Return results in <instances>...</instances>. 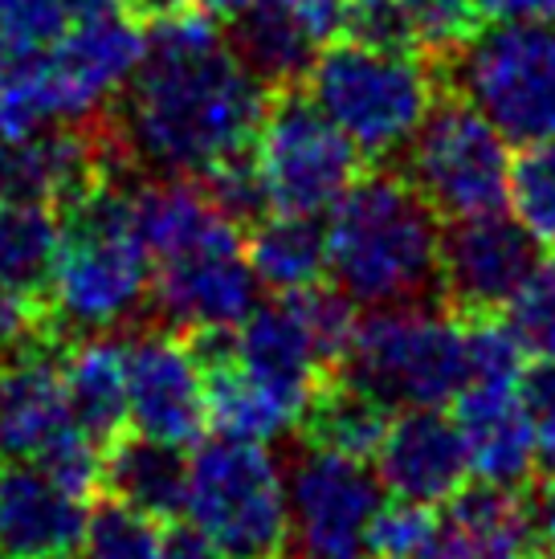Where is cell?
Masks as SVG:
<instances>
[{
  "mask_svg": "<svg viewBox=\"0 0 555 559\" xmlns=\"http://www.w3.org/2000/svg\"><path fill=\"white\" fill-rule=\"evenodd\" d=\"M335 372L388 408H441L465 389V335L453 311L380 307L355 319Z\"/></svg>",
  "mask_w": 555,
  "mask_h": 559,
  "instance_id": "5b68a950",
  "label": "cell"
},
{
  "mask_svg": "<svg viewBox=\"0 0 555 559\" xmlns=\"http://www.w3.org/2000/svg\"><path fill=\"white\" fill-rule=\"evenodd\" d=\"M135 234L152 262H172L197 249L241 246V229L188 176H160L131 192Z\"/></svg>",
  "mask_w": 555,
  "mask_h": 559,
  "instance_id": "d6986e66",
  "label": "cell"
},
{
  "mask_svg": "<svg viewBox=\"0 0 555 559\" xmlns=\"http://www.w3.org/2000/svg\"><path fill=\"white\" fill-rule=\"evenodd\" d=\"M433 527H437V511L421 507V502H385L376 519H371V559H429Z\"/></svg>",
  "mask_w": 555,
  "mask_h": 559,
  "instance_id": "1f68e13d",
  "label": "cell"
},
{
  "mask_svg": "<svg viewBox=\"0 0 555 559\" xmlns=\"http://www.w3.org/2000/svg\"><path fill=\"white\" fill-rule=\"evenodd\" d=\"M507 204L540 237V246H555V140L523 143V152L510 159Z\"/></svg>",
  "mask_w": 555,
  "mask_h": 559,
  "instance_id": "4316f807",
  "label": "cell"
},
{
  "mask_svg": "<svg viewBox=\"0 0 555 559\" xmlns=\"http://www.w3.org/2000/svg\"><path fill=\"white\" fill-rule=\"evenodd\" d=\"M192 0H123L127 16H135V21H160V16H172L180 13V9H188Z\"/></svg>",
  "mask_w": 555,
  "mask_h": 559,
  "instance_id": "ab89813d",
  "label": "cell"
},
{
  "mask_svg": "<svg viewBox=\"0 0 555 559\" xmlns=\"http://www.w3.org/2000/svg\"><path fill=\"white\" fill-rule=\"evenodd\" d=\"M74 433L82 425L70 413L62 352L42 340L0 359V457L46 462Z\"/></svg>",
  "mask_w": 555,
  "mask_h": 559,
  "instance_id": "5bb4252c",
  "label": "cell"
},
{
  "mask_svg": "<svg viewBox=\"0 0 555 559\" xmlns=\"http://www.w3.org/2000/svg\"><path fill=\"white\" fill-rule=\"evenodd\" d=\"M388 420H392V408L385 401H376L371 392L355 389L352 380H343L335 372L327 376L319 392L310 396L307 413H303L298 425H303L307 445L368 462L376 445H380V437H385Z\"/></svg>",
  "mask_w": 555,
  "mask_h": 559,
  "instance_id": "cb8c5ba5",
  "label": "cell"
},
{
  "mask_svg": "<svg viewBox=\"0 0 555 559\" xmlns=\"http://www.w3.org/2000/svg\"><path fill=\"white\" fill-rule=\"evenodd\" d=\"M201 188L204 197L237 225H253V221H262L270 213V197H265V180L253 147H241L233 156L216 159L213 168H204Z\"/></svg>",
  "mask_w": 555,
  "mask_h": 559,
  "instance_id": "f1b7e54d",
  "label": "cell"
},
{
  "mask_svg": "<svg viewBox=\"0 0 555 559\" xmlns=\"http://www.w3.org/2000/svg\"><path fill=\"white\" fill-rule=\"evenodd\" d=\"M62 9L70 21H82V16L115 13V9H123V0H62Z\"/></svg>",
  "mask_w": 555,
  "mask_h": 559,
  "instance_id": "60d3db41",
  "label": "cell"
},
{
  "mask_svg": "<svg viewBox=\"0 0 555 559\" xmlns=\"http://www.w3.org/2000/svg\"><path fill=\"white\" fill-rule=\"evenodd\" d=\"M62 380L70 413L98 445L127 429V340L107 331L82 335L62 352Z\"/></svg>",
  "mask_w": 555,
  "mask_h": 559,
  "instance_id": "44dd1931",
  "label": "cell"
},
{
  "mask_svg": "<svg viewBox=\"0 0 555 559\" xmlns=\"http://www.w3.org/2000/svg\"><path fill=\"white\" fill-rule=\"evenodd\" d=\"M385 486L359 457L307 445L286 474V556L371 559V519Z\"/></svg>",
  "mask_w": 555,
  "mask_h": 559,
  "instance_id": "30bf717a",
  "label": "cell"
},
{
  "mask_svg": "<svg viewBox=\"0 0 555 559\" xmlns=\"http://www.w3.org/2000/svg\"><path fill=\"white\" fill-rule=\"evenodd\" d=\"M327 270L352 307H413L441 295L437 213L404 176H359L327 221Z\"/></svg>",
  "mask_w": 555,
  "mask_h": 559,
  "instance_id": "7a4b0ae2",
  "label": "cell"
},
{
  "mask_svg": "<svg viewBox=\"0 0 555 559\" xmlns=\"http://www.w3.org/2000/svg\"><path fill=\"white\" fill-rule=\"evenodd\" d=\"M401 176L437 217L503 213L510 192L507 135L462 94H449L404 143Z\"/></svg>",
  "mask_w": 555,
  "mask_h": 559,
  "instance_id": "ba28073f",
  "label": "cell"
},
{
  "mask_svg": "<svg viewBox=\"0 0 555 559\" xmlns=\"http://www.w3.org/2000/svg\"><path fill=\"white\" fill-rule=\"evenodd\" d=\"M507 323L527 356L555 359V262H540L535 274L507 302Z\"/></svg>",
  "mask_w": 555,
  "mask_h": 559,
  "instance_id": "4dcf8cb0",
  "label": "cell"
},
{
  "mask_svg": "<svg viewBox=\"0 0 555 559\" xmlns=\"http://www.w3.org/2000/svg\"><path fill=\"white\" fill-rule=\"evenodd\" d=\"M274 94L278 98L265 107V119L253 140L270 209L298 213V217H323L364 176L359 168L364 156L307 94H298L294 86Z\"/></svg>",
  "mask_w": 555,
  "mask_h": 559,
  "instance_id": "9c48e42d",
  "label": "cell"
},
{
  "mask_svg": "<svg viewBox=\"0 0 555 559\" xmlns=\"http://www.w3.org/2000/svg\"><path fill=\"white\" fill-rule=\"evenodd\" d=\"M86 511V498L66 490L37 462L0 466V556L78 559Z\"/></svg>",
  "mask_w": 555,
  "mask_h": 559,
  "instance_id": "2e32d148",
  "label": "cell"
},
{
  "mask_svg": "<svg viewBox=\"0 0 555 559\" xmlns=\"http://www.w3.org/2000/svg\"><path fill=\"white\" fill-rule=\"evenodd\" d=\"M197 4H201L204 13H213V16H237V13H246L249 4H253V0H197Z\"/></svg>",
  "mask_w": 555,
  "mask_h": 559,
  "instance_id": "b9f144b4",
  "label": "cell"
},
{
  "mask_svg": "<svg viewBox=\"0 0 555 559\" xmlns=\"http://www.w3.org/2000/svg\"><path fill=\"white\" fill-rule=\"evenodd\" d=\"M340 33L355 46L388 49V53H416L404 0H343Z\"/></svg>",
  "mask_w": 555,
  "mask_h": 559,
  "instance_id": "d6a6232c",
  "label": "cell"
},
{
  "mask_svg": "<svg viewBox=\"0 0 555 559\" xmlns=\"http://www.w3.org/2000/svg\"><path fill=\"white\" fill-rule=\"evenodd\" d=\"M535 531H540V544L552 551L555 559V474H547V486L540 490V498H535Z\"/></svg>",
  "mask_w": 555,
  "mask_h": 559,
  "instance_id": "f35d334b",
  "label": "cell"
},
{
  "mask_svg": "<svg viewBox=\"0 0 555 559\" xmlns=\"http://www.w3.org/2000/svg\"><path fill=\"white\" fill-rule=\"evenodd\" d=\"M265 86L233 53L204 9L152 21L143 62L119 91L107 123L123 164L155 176H201L216 159L253 147L265 119Z\"/></svg>",
  "mask_w": 555,
  "mask_h": 559,
  "instance_id": "6da1fadb",
  "label": "cell"
},
{
  "mask_svg": "<svg viewBox=\"0 0 555 559\" xmlns=\"http://www.w3.org/2000/svg\"><path fill=\"white\" fill-rule=\"evenodd\" d=\"M82 559H160L164 556V527L152 514L127 507L119 498H103L86 511L82 531Z\"/></svg>",
  "mask_w": 555,
  "mask_h": 559,
  "instance_id": "484cf974",
  "label": "cell"
},
{
  "mask_svg": "<svg viewBox=\"0 0 555 559\" xmlns=\"http://www.w3.org/2000/svg\"><path fill=\"white\" fill-rule=\"evenodd\" d=\"M376 478L392 498L441 507L465 486L470 457L453 417L441 408H401L376 445Z\"/></svg>",
  "mask_w": 555,
  "mask_h": 559,
  "instance_id": "9a60e30c",
  "label": "cell"
},
{
  "mask_svg": "<svg viewBox=\"0 0 555 559\" xmlns=\"http://www.w3.org/2000/svg\"><path fill=\"white\" fill-rule=\"evenodd\" d=\"M204 420V368L188 335L152 326L127 340V425L155 441L192 445Z\"/></svg>",
  "mask_w": 555,
  "mask_h": 559,
  "instance_id": "7c38bea8",
  "label": "cell"
},
{
  "mask_svg": "<svg viewBox=\"0 0 555 559\" xmlns=\"http://www.w3.org/2000/svg\"><path fill=\"white\" fill-rule=\"evenodd\" d=\"M54 335L49 302L42 290L0 278V359Z\"/></svg>",
  "mask_w": 555,
  "mask_h": 559,
  "instance_id": "836d02e7",
  "label": "cell"
},
{
  "mask_svg": "<svg viewBox=\"0 0 555 559\" xmlns=\"http://www.w3.org/2000/svg\"><path fill=\"white\" fill-rule=\"evenodd\" d=\"M62 241L46 278L54 331L98 335L123 326L152 290V258L135 234L131 188L115 180L94 185L86 197L66 204Z\"/></svg>",
  "mask_w": 555,
  "mask_h": 559,
  "instance_id": "3957f363",
  "label": "cell"
},
{
  "mask_svg": "<svg viewBox=\"0 0 555 559\" xmlns=\"http://www.w3.org/2000/svg\"><path fill=\"white\" fill-rule=\"evenodd\" d=\"M535 511L510 486H462L437 511L429 559H535Z\"/></svg>",
  "mask_w": 555,
  "mask_h": 559,
  "instance_id": "e0dca14e",
  "label": "cell"
},
{
  "mask_svg": "<svg viewBox=\"0 0 555 559\" xmlns=\"http://www.w3.org/2000/svg\"><path fill=\"white\" fill-rule=\"evenodd\" d=\"M185 514L225 559L286 556V474L262 441H201L188 457Z\"/></svg>",
  "mask_w": 555,
  "mask_h": 559,
  "instance_id": "8992f818",
  "label": "cell"
},
{
  "mask_svg": "<svg viewBox=\"0 0 555 559\" xmlns=\"http://www.w3.org/2000/svg\"><path fill=\"white\" fill-rule=\"evenodd\" d=\"M160 559H225V556L204 539L201 531L188 523V527L164 531V556Z\"/></svg>",
  "mask_w": 555,
  "mask_h": 559,
  "instance_id": "74e56055",
  "label": "cell"
},
{
  "mask_svg": "<svg viewBox=\"0 0 555 559\" xmlns=\"http://www.w3.org/2000/svg\"><path fill=\"white\" fill-rule=\"evenodd\" d=\"M453 425L462 433L470 474L519 490L535 469V433L519 384H465L453 396Z\"/></svg>",
  "mask_w": 555,
  "mask_h": 559,
  "instance_id": "ac0fdd59",
  "label": "cell"
},
{
  "mask_svg": "<svg viewBox=\"0 0 555 559\" xmlns=\"http://www.w3.org/2000/svg\"><path fill=\"white\" fill-rule=\"evenodd\" d=\"M0 559H9V556H0Z\"/></svg>",
  "mask_w": 555,
  "mask_h": 559,
  "instance_id": "7bdbcfd3",
  "label": "cell"
},
{
  "mask_svg": "<svg viewBox=\"0 0 555 559\" xmlns=\"http://www.w3.org/2000/svg\"><path fill=\"white\" fill-rule=\"evenodd\" d=\"M441 70H449L453 94L479 107L507 140H555V25H491Z\"/></svg>",
  "mask_w": 555,
  "mask_h": 559,
  "instance_id": "52a82bcc",
  "label": "cell"
},
{
  "mask_svg": "<svg viewBox=\"0 0 555 559\" xmlns=\"http://www.w3.org/2000/svg\"><path fill=\"white\" fill-rule=\"evenodd\" d=\"M465 335V384H519L527 352L510 323L494 314H462Z\"/></svg>",
  "mask_w": 555,
  "mask_h": 559,
  "instance_id": "83f0119b",
  "label": "cell"
},
{
  "mask_svg": "<svg viewBox=\"0 0 555 559\" xmlns=\"http://www.w3.org/2000/svg\"><path fill=\"white\" fill-rule=\"evenodd\" d=\"M98 490L119 498L135 511L152 514L160 523H172L185 514L188 490V457L185 445L155 441L143 433H119L103 445V481Z\"/></svg>",
  "mask_w": 555,
  "mask_h": 559,
  "instance_id": "ffe728a7",
  "label": "cell"
},
{
  "mask_svg": "<svg viewBox=\"0 0 555 559\" xmlns=\"http://www.w3.org/2000/svg\"><path fill=\"white\" fill-rule=\"evenodd\" d=\"M286 13L303 25V29L327 46V41H335L340 37V25H343V0H278Z\"/></svg>",
  "mask_w": 555,
  "mask_h": 559,
  "instance_id": "d590c367",
  "label": "cell"
},
{
  "mask_svg": "<svg viewBox=\"0 0 555 559\" xmlns=\"http://www.w3.org/2000/svg\"><path fill=\"white\" fill-rule=\"evenodd\" d=\"M404 13L413 25L416 53H425L433 66L449 62L479 33L482 21L474 0H404Z\"/></svg>",
  "mask_w": 555,
  "mask_h": 559,
  "instance_id": "f546056e",
  "label": "cell"
},
{
  "mask_svg": "<svg viewBox=\"0 0 555 559\" xmlns=\"http://www.w3.org/2000/svg\"><path fill=\"white\" fill-rule=\"evenodd\" d=\"M307 98L368 159L404 152L437 103L433 66L416 53H388L327 41L307 70Z\"/></svg>",
  "mask_w": 555,
  "mask_h": 559,
  "instance_id": "277c9868",
  "label": "cell"
},
{
  "mask_svg": "<svg viewBox=\"0 0 555 559\" xmlns=\"http://www.w3.org/2000/svg\"><path fill=\"white\" fill-rule=\"evenodd\" d=\"M58 241H62L58 209L0 197V278L46 295Z\"/></svg>",
  "mask_w": 555,
  "mask_h": 559,
  "instance_id": "d4e9b609",
  "label": "cell"
},
{
  "mask_svg": "<svg viewBox=\"0 0 555 559\" xmlns=\"http://www.w3.org/2000/svg\"><path fill=\"white\" fill-rule=\"evenodd\" d=\"M229 46L265 91L298 86V79H307L315 53L323 49L278 0H253L246 13L233 16Z\"/></svg>",
  "mask_w": 555,
  "mask_h": 559,
  "instance_id": "7402d4cb",
  "label": "cell"
},
{
  "mask_svg": "<svg viewBox=\"0 0 555 559\" xmlns=\"http://www.w3.org/2000/svg\"><path fill=\"white\" fill-rule=\"evenodd\" d=\"M474 9L494 25H519V21L555 25V0H474Z\"/></svg>",
  "mask_w": 555,
  "mask_h": 559,
  "instance_id": "8d00e7d4",
  "label": "cell"
},
{
  "mask_svg": "<svg viewBox=\"0 0 555 559\" xmlns=\"http://www.w3.org/2000/svg\"><path fill=\"white\" fill-rule=\"evenodd\" d=\"M147 295L155 314L180 335L233 331L258 307V278L246 262V241L155 262Z\"/></svg>",
  "mask_w": 555,
  "mask_h": 559,
  "instance_id": "4fadbf2b",
  "label": "cell"
},
{
  "mask_svg": "<svg viewBox=\"0 0 555 559\" xmlns=\"http://www.w3.org/2000/svg\"><path fill=\"white\" fill-rule=\"evenodd\" d=\"M246 262L258 286H270L274 295L310 290L327 274V229H319L315 217H298V213L253 221Z\"/></svg>",
  "mask_w": 555,
  "mask_h": 559,
  "instance_id": "603a6c76",
  "label": "cell"
},
{
  "mask_svg": "<svg viewBox=\"0 0 555 559\" xmlns=\"http://www.w3.org/2000/svg\"><path fill=\"white\" fill-rule=\"evenodd\" d=\"M543 262L540 237L503 213L453 221L441 234V298L458 314H494Z\"/></svg>",
  "mask_w": 555,
  "mask_h": 559,
  "instance_id": "8fae6325",
  "label": "cell"
},
{
  "mask_svg": "<svg viewBox=\"0 0 555 559\" xmlns=\"http://www.w3.org/2000/svg\"><path fill=\"white\" fill-rule=\"evenodd\" d=\"M519 396L535 433V466H543V474H555V359H540L535 368H527L519 380Z\"/></svg>",
  "mask_w": 555,
  "mask_h": 559,
  "instance_id": "e575fe53",
  "label": "cell"
}]
</instances>
